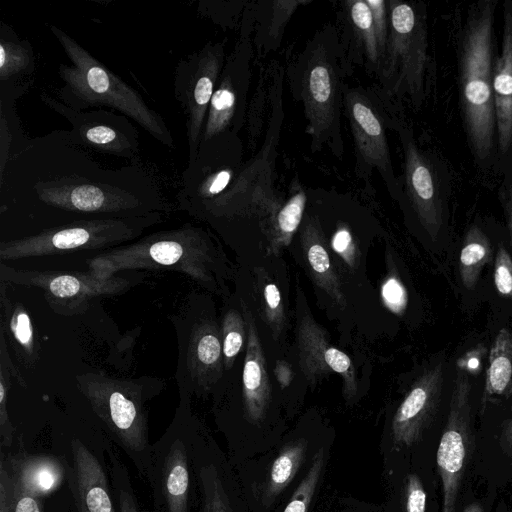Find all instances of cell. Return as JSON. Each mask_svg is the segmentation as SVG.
Listing matches in <instances>:
<instances>
[{
    "label": "cell",
    "mask_w": 512,
    "mask_h": 512,
    "mask_svg": "<svg viewBox=\"0 0 512 512\" xmlns=\"http://www.w3.org/2000/svg\"><path fill=\"white\" fill-rule=\"evenodd\" d=\"M1 212L55 221L141 217L169 209L159 186L137 162L101 165L73 144L67 130L31 138L0 169Z\"/></svg>",
    "instance_id": "6da1fadb"
},
{
    "label": "cell",
    "mask_w": 512,
    "mask_h": 512,
    "mask_svg": "<svg viewBox=\"0 0 512 512\" xmlns=\"http://www.w3.org/2000/svg\"><path fill=\"white\" fill-rule=\"evenodd\" d=\"M498 4V0H478L469 5L456 49L463 130L474 163L482 170L496 168L497 160L493 77Z\"/></svg>",
    "instance_id": "7a4b0ae2"
},
{
    "label": "cell",
    "mask_w": 512,
    "mask_h": 512,
    "mask_svg": "<svg viewBox=\"0 0 512 512\" xmlns=\"http://www.w3.org/2000/svg\"><path fill=\"white\" fill-rule=\"evenodd\" d=\"M284 71L293 99L302 104L311 151L326 148L341 159L344 80L352 71L336 24L317 30L299 53L287 57Z\"/></svg>",
    "instance_id": "3957f363"
},
{
    "label": "cell",
    "mask_w": 512,
    "mask_h": 512,
    "mask_svg": "<svg viewBox=\"0 0 512 512\" xmlns=\"http://www.w3.org/2000/svg\"><path fill=\"white\" fill-rule=\"evenodd\" d=\"M49 29L70 61V64L58 67V76L63 83L56 91L58 100L77 111L93 107L111 108L137 123L156 141L174 148V139L164 118L146 103L136 89L65 31L56 25H49Z\"/></svg>",
    "instance_id": "277c9868"
},
{
    "label": "cell",
    "mask_w": 512,
    "mask_h": 512,
    "mask_svg": "<svg viewBox=\"0 0 512 512\" xmlns=\"http://www.w3.org/2000/svg\"><path fill=\"white\" fill-rule=\"evenodd\" d=\"M252 30V20L245 9L237 44L226 58L209 104L195 160L242 164L239 133L247 120V97L252 81L255 53Z\"/></svg>",
    "instance_id": "5b68a950"
},
{
    "label": "cell",
    "mask_w": 512,
    "mask_h": 512,
    "mask_svg": "<svg viewBox=\"0 0 512 512\" xmlns=\"http://www.w3.org/2000/svg\"><path fill=\"white\" fill-rule=\"evenodd\" d=\"M389 38L378 87L391 101L419 109L427 95L428 23L422 1L387 0Z\"/></svg>",
    "instance_id": "8992f818"
},
{
    "label": "cell",
    "mask_w": 512,
    "mask_h": 512,
    "mask_svg": "<svg viewBox=\"0 0 512 512\" xmlns=\"http://www.w3.org/2000/svg\"><path fill=\"white\" fill-rule=\"evenodd\" d=\"M389 129L398 135L403 169L400 178L402 202L410 208L428 235L436 239L449 222L452 178L447 162L439 153L424 148L405 121L400 105L389 101Z\"/></svg>",
    "instance_id": "52a82bcc"
},
{
    "label": "cell",
    "mask_w": 512,
    "mask_h": 512,
    "mask_svg": "<svg viewBox=\"0 0 512 512\" xmlns=\"http://www.w3.org/2000/svg\"><path fill=\"white\" fill-rule=\"evenodd\" d=\"M390 99L378 86H345L343 115L348 120L355 153V175L368 182L374 171L390 195L402 202L400 178L395 174L389 148Z\"/></svg>",
    "instance_id": "ba28073f"
},
{
    "label": "cell",
    "mask_w": 512,
    "mask_h": 512,
    "mask_svg": "<svg viewBox=\"0 0 512 512\" xmlns=\"http://www.w3.org/2000/svg\"><path fill=\"white\" fill-rule=\"evenodd\" d=\"M175 421L154 444L147 481L155 512H192V451L188 422Z\"/></svg>",
    "instance_id": "9c48e42d"
},
{
    "label": "cell",
    "mask_w": 512,
    "mask_h": 512,
    "mask_svg": "<svg viewBox=\"0 0 512 512\" xmlns=\"http://www.w3.org/2000/svg\"><path fill=\"white\" fill-rule=\"evenodd\" d=\"M226 58L224 41H208L179 60L175 68L174 96L186 117L187 164L197 157L209 104Z\"/></svg>",
    "instance_id": "30bf717a"
},
{
    "label": "cell",
    "mask_w": 512,
    "mask_h": 512,
    "mask_svg": "<svg viewBox=\"0 0 512 512\" xmlns=\"http://www.w3.org/2000/svg\"><path fill=\"white\" fill-rule=\"evenodd\" d=\"M40 99L70 124L67 135L73 144L137 163L139 132L124 114L105 109L77 111L46 91L40 93Z\"/></svg>",
    "instance_id": "8fae6325"
},
{
    "label": "cell",
    "mask_w": 512,
    "mask_h": 512,
    "mask_svg": "<svg viewBox=\"0 0 512 512\" xmlns=\"http://www.w3.org/2000/svg\"><path fill=\"white\" fill-rule=\"evenodd\" d=\"M470 393L469 377L466 371L459 370L453 382L449 414L436 454L442 481V512H456L461 478L472 444Z\"/></svg>",
    "instance_id": "7c38bea8"
},
{
    "label": "cell",
    "mask_w": 512,
    "mask_h": 512,
    "mask_svg": "<svg viewBox=\"0 0 512 512\" xmlns=\"http://www.w3.org/2000/svg\"><path fill=\"white\" fill-rule=\"evenodd\" d=\"M336 27L346 62L378 78L382 59L375 35L371 10L366 0H344L339 3Z\"/></svg>",
    "instance_id": "4fadbf2b"
},
{
    "label": "cell",
    "mask_w": 512,
    "mask_h": 512,
    "mask_svg": "<svg viewBox=\"0 0 512 512\" xmlns=\"http://www.w3.org/2000/svg\"><path fill=\"white\" fill-rule=\"evenodd\" d=\"M493 95L496 116V169L512 163V0L503 3L501 47L497 56Z\"/></svg>",
    "instance_id": "5bb4252c"
},
{
    "label": "cell",
    "mask_w": 512,
    "mask_h": 512,
    "mask_svg": "<svg viewBox=\"0 0 512 512\" xmlns=\"http://www.w3.org/2000/svg\"><path fill=\"white\" fill-rule=\"evenodd\" d=\"M440 363L425 373L410 390L393 419V440L400 446H411L421 437L437 410L444 379Z\"/></svg>",
    "instance_id": "9a60e30c"
},
{
    "label": "cell",
    "mask_w": 512,
    "mask_h": 512,
    "mask_svg": "<svg viewBox=\"0 0 512 512\" xmlns=\"http://www.w3.org/2000/svg\"><path fill=\"white\" fill-rule=\"evenodd\" d=\"M69 479L78 512H117L105 470L96 455L81 441L71 444Z\"/></svg>",
    "instance_id": "2e32d148"
},
{
    "label": "cell",
    "mask_w": 512,
    "mask_h": 512,
    "mask_svg": "<svg viewBox=\"0 0 512 512\" xmlns=\"http://www.w3.org/2000/svg\"><path fill=\"white\" fill-rule=\"evenodd\" d=\"M306 0L248 1L247 10L252 20V44L256 56L264 57L276 51L282 42L286 26Z\"/></svg>",
    "instance_id": "e0dca14e"
},
{
    "label": "cell",
    "mask_w": 512,
    "mask_h": 512,
    "mask_svg": "<svg viewBox=\"0 0 512 512\" xmlns=\"http://www.w3.org/2000/svg\"><path fill=\"white\" fill-rule=\"evenodd\" d=\"M6 465L17 482L38 497L55 490L65 475L64 466L53 456L18 455Z\"/></svg>",
    "instance_id": "ac0fdd59"
},
{
    "label": "cell",
    "mask_w": 512,
    "mask_h": 512,
    "mask_svg": "<svg viewBox=\"0 0 512 512\" xmlns=\"http://www.w3.org/2000/svg\"><path fill=\"white\" fill-rule=\"evenodd\" d=\"M31 84L0 83V169L31 139L23 131L16 110V101L29 91Z\"/></svg>",
    "instance_id": "d6986e66"
},
{
    "label": "cell",
    "mask_w": 512,
    "mask_h": 512,
    "mask_svg": "<svg viewBox=\"0 0 512 512\" xmlns=\"http://www.w3.org/2000/svg\"><path fill=\"white\" fill-rule=\"evenodd\" d=\"M35 72L33 47L7 24H0V83H32Z\"/></svg>",
    "instance_id": "ffe728a7"
},
{
    "label": "cell",
    "mask_w": 512,
    "mask_h": 512,
    "mask_svg": "<svg viewBox=\"0 0 512 512\" xmlns=\"http://www.w3.org/2000/svg\"><path fill=\"white\" fill-rule=\"evenodd\" d=\"M492 245L483 228L473 223L467 229L459 254V276L467 290H474L484 267L491 261Z\"/></svg>",
    "instance_id": "44dd1931"
},
{
    "label": "cell",
    "mask_w": 512,
    "mask_h": 512,
    "mask_svg": "<svg viewBox=\"0 0 512 512\" xmlns=\"http://www.w3.org/2000/svg\"><path fill=\"white\" fill-rule=\"evenodd\" d=\"M511 391L512 332L503 328L496 335L490 348L483 398L508 395Z\"/></svg>",
    "instance_id": "7402d4cb"
},
{
    "label": "cell",
    "mask_w": 512,
    "mask_h": 512,
    "mask_svg": "<svg viewBox=\"0 0 512 512\" xmlns=\"http://www.w3.org/2000/svg\"><path fill=\"white\" fill-rule=\"evenodd\" d=\"M306 443L299 440L287 445L272 463L266 496L278 495L294 478L304 457Z\"/></svg>",
    "instance_id": "603a6c76"
},
{
    "label": "cell",
    "mask_w": 512,
    "mask_h": 512,
    "mask_svg": "<svg viewBox=\"0 0 512 512\" xmlns=\"http://www.w3.org/2000/svg\"><path fill=\"white\" fill-rule=\"evenodd\" d=\"M107 453L110 460L111 488L117 512H147L133 490L126 466L109 446Z\"/></svg>",
    "instance_id": "cb8c5ba5"
},
{
    "label": "cell",
    "mask_w": 512,
    "mask_h": 512,
    "mask_svg": "<svg viewBox=\"0 0 512 512\" xmlns=\"http://www.w3.org/2000/svg\"><path fill=\"white\" fill-rule=\"evenodd\" d=\"M308 204L307 190L296 175L289 184L287 199L276 213V226L283 236H291L298 228Z\"/></svg>",
    "instance_id": "d4e9b609"
},
{
    "label": "cell",
    "mask_w": 512,
    "mask_h": 512,
    "mask_svg": "<svg viewBox=\"0 0 512 512\" xmlns=\"http://www.w3.org/2000/svg\"><path fill=\"white\" fill-rule=\"evenodd\" d=\"M202 492V512H231L222 481L212 464L194 462Z\"/></svg>",
    "instance_id": "484cf974"
},
{
    "label": "cell",
    "mask_w": 512,
    "mask_h": 512,
    "mask_svg": "<svg viewBox=\"0 0 512 512\" xmlns=\"http://www.w3.org/2000/svg\"><path fill=\"white\" fill-rule=\"evenodd\" d=\"M248 1H201L199 13L211 19L223 29H240L243 13Z\"/></svg>",
    "instance_id": "4316f807"
},
{
    "label": "cell",
    "mask_w": 512,
    "mask_h": 512,
    "mask_svg": "<svg viewBox=\"0 0 512 512\" xmlns=\"http://www.w3.org/2000/svg\"><path fill=\"white\" fill-rule=\"evenodd\" d=\"M324 466V452L319 449L311 462V466L301 483L295 490L291 500L287 504L284 512H307L314 492L316 490L319 478Z\"/></svg>",
    "instance_id": "83f0119b"
},
{
    "label": "cell",
    "mask_w": 512,
    "mask_h": 512,
    "mask_svg": "<svg viewBox=\"0 0 512 512\" xmlns=\"http://www.w3.org/2000/svg\"><path fill=\"white\" fill-rule=\"evenodd\" d=\"M494 284L497 292L512 298V257L503 244H499L494 261Z\"/></svg>",
    "instance_id": "f1b7e54d"
},
{
    "label": "cell",
    "mask_w": 512,
    "mask_h": 512,
    "mask_svg": "<svg viewBox=\"0 0 512 512\" xmlns=\"http://www.w3.org/2000/svg\"><path fill=\"white\" fill-rule=\"evenodd\" d=\"M366 2L372 13L375 35L377 38L383 66L389 38V17L387 0H366Z\"/></svg>",
    "instance_id": "f546056e"
},
{
    "label": "cell",
    "mask_w": 512,
    "mask_h": 512,
    "mask_svg": "<svg viewBox=\"0 0 512 512\" xmlns=\"http://www.w3.org/2000/svg\"><path fill=\"white\" fill-rule=\"evenodd\" d=\"M502 174L497 196L506 221L512 245V163L505 165L500 171Z\"/></svg>",
    "instance_id": "4dcf8cb0"
},
{
    "label": "cell",
    "mask_w": 512,
    "mask_h": 512,
    "mask_svg": "<svg viewBox=\"0 0 512 512\" xmlns=\"http://www.w3.org/2000/svg\"><path fill=\"white\" fill-rule=\"evenodd\" d=\"M406 512L426 511V492L423 484L416 474H409L405 485Z\"/></svg>",
    "instance_id": "1f68e13d"
},
{
    "label": "cell",
    "mask_w": 512,
    "mask_h": 512,
    "mask_svg": "<svg viewBox=\"0 0 512 512\" xmlns=\"http://www.w3.org/2000/svg\"><path fill=\"white\" fill-rule=\"evenodd\" d=\"M10 474H11V472H10ZM11 477H12V508H11V512H42L40 497L34 495L33 493H31V492L27 491L25 488H23L17 482V480L13 477L12 474H11Z\"/></svg>",
    "instance_id": "d6a6232c"
},
{
    "label": "cell",
    "mask_w": 512,
    "mask_h": 512,
    "mask_svg": "<svg viewBox=\"0 0 512 512\" xmlns=\"http://www.w3.org/2000/svg\"><path fill=\"white\" fill-rule=\"evenodd\" d=\"M49 291L58 298L72 297L81 291V281L72 275H59L48 284Z\"/></svg>",
    "instance_id": "836d02e7"
},
{
    "label": "cell",
    "mask_w": 512,
    "mask_h": 512,
    "mask_svg": "<svg viewBox=\"0 0 512 512\" xmlns=\"http://www.w3.org/2000/svg\"><path fill=\"white\" fill-rule=\"evenodd\" d=\"M221 346L218 338L213 334L203 335L196 348L198 360L205 365L214 364L220 357Z\"/></svg>",
    "instance_id": "e575fe53"
},
{
    "label": "cell",
    "mask_w": 512,
    "mask_h": 512,
    "mask_svg": "<svg viewBox=\"0 0 512 512\" xmlns=\"http://www.w3.org/2000/svg\"><path fill=\"white\" fill-rule=\"evenodd\" d=\"M11 329L17 341L23 346H29L32 341V328L28 314L20 311L14 315Z\"/></svg>",
    "instance_id": "d590c367"
},
{
    "label": "cell",
    "mask_w": 512,
    "mask_h": 512,
    "mask_svg": "<svg viewBox=\"0 0 512 512\" xmlns=\"http://www.w3.org/2000/svg\"><path fill=\"white\" fill-rule=\"evenodd\" d=\"M382 296L386 304L393 310H398L405 303V293L400 283L389 279L382 287Z\"/></svg>",
    "instance_id": "8d00e7d4"
},
{
    "label": "cell",
    "mask_w": 512,
    "mask_h": 512,
    "mask_svg": "<svg viewBox=\"0 0 512 512\" xmlns=\"http://www.w3.org/2000/svg\"><path fill=\"white\" fill-rule=\"evenodd\" d=\"M308 259L312 268L318 273L326 272L330 267V260L326 250L318 243L308 250Z\"/></svg>",
    "instance_id": "74e56055"
},
{
    "label": "cell",
    "mask_w": 512,
    "mask_h": 512,
    "mask_svg": "<svg viewBox=\"0 0 512 512\" xmlns=\"http://www.w3.org/2000/svg\"><path fill=\"white\" fill-rule=\"evenodd\" d=\"M324 358L326 363L336 372L343 373L350 367L349 357L336 348H329L325 351Z\"/></svg>",
    "instance_id": "f35d334b"
},
{
    "label": "cell",
    "mask_w": 512,
    "mask_h": 512,
    "mask_svg": "<svg viewBox=\"0 0 512 512\" xmlns=\"http://www.w3.org/2000/svg\"><path fill=\"white\" fill-rule=\"evenodd\" d=\"M333 249L344 256H348L352 248V236L348 228L339 227L332 238Z\"/></svg>",
    "instance_id": "ab89813d"
},
{
    "label": "cell",
    "mask_w": 512,
    "mask_h": 512,
    "mask_svg": "<svg viewBox=\"0 0 512 512\" xmlns=\"http://www.w3.org/2000/svg\"><path fill=\"white\" fill-rule=\"evenodd\" d=\"M243 344V337L240 332L231 330L226 333L223 343V352L227 358L238 354Z\"/></svg>",
    "instance_id": "60d3db41"
},
{
    "label": "cell",
    "mask_w": 512,
    "mask_h": 512,
    "mask_svg": "<svg viewBox=\"0 0 512 512\" xmlns=\"http://www.w3.org/2000/svg\"><path fill=\"white\" fill-rule=\"evenodd\" d=\"M267 305L271 309H276L280 304V292L275 284H268L264 291Z\"/></svg>",
    "instance_id": "b9f144b4"
},
{
    "label": "cell",
    "mask_w": 512,
    "mask_h": 512,
    "mask_svg": "<svg viewBox=\"0 0 512 512\" xmlns=\"http://www.w3.org/2000/svg\"><path fill=\"white\" fill-rule=\"evenodd\" d=\"M462 512H484V510L479 503H471Z\"/></svg>",
    "instance_id": "7bdbcfd3"
},
{
    "label": "cell",
    "mask_w": 512,
    "mask_h": 512,
    "mask_svg": "<svg viewBox=\"0 0 512 512\" xmlns=\"http://www.w3.org/2000/svg\"><path fill=\"white\" fill-rule=\"evenodd\" d=\"M506 443L512 448V422L507 426L504 432Z\"/></svg>",
    "instance_id": "ee69618b"
}]
</instances>
